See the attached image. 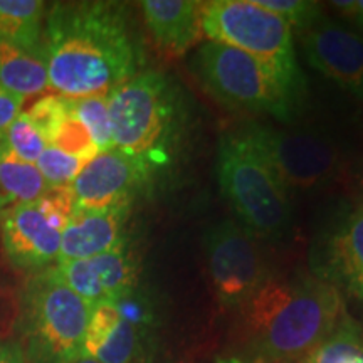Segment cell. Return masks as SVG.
Wrapping results in <instances>:
<instances>
[{"label":"cell","instance_id":"cell-1","mask_svg":"<svg viewBox=\"0 0 363 363\" xmlns=\"http://www.w3.org/2000/svg\"><path fill=\"white\" fill-rule=\"evenodd\" d=\"M40 57L49 86L65 98L108 94L138 74L140 49L125 6L57 2L45 11Z\"/></svg>","mask_w":363,"mask_h":363},{"label":"cell","instance_id":"cell-2","mask_svg":"<svg viewBox=\"0 0 363 363\" xmlns=\"http://www.w3.org/2000/svg\"><path fill=\"white\" fill-rule=\"evenodd\" d=\"M251 363H294L343 320L338 288L323 278H269L239 310Z\"/></svg>","mask_w":363,"mask_h":363},{"label":"cell","instance_id":"cell-3","mask_svg":"<svg viewBox=\"0 0 363 363\" xmlns=\"http://www.w3.org/2000/svg\"><path fill=\"white\" fill-rule=\"evenodd\" d=\"M113 147L147 162L165 165L179 150L185 113L180 91L169 76L142 72L108 93Z\"/></svg>","mask_w":363,"mask_h":363},{"label":"cell","instance_id":"cell-4","mask_svg":"<svg viewBox=\"0 0 363 363\" xmlns=\"http://www.w3.org/2000/svg\"><path fill=\"white\" fill-rule=\"evenodd\" d=\"M202 33L211 43L235 48L259 61L289 98L299 103L306 84L288 22L256 0H214L203 2Z\"/></svg>","mask_w":363,"mask_h":363},{"label":"cell","instance_id":"cell-5","mask_svg":"<svg viewBox=\"0 0 363 363\" xmlns=\"http://www.w3.org/2000/svg\"><path fill=\"white\" fill-rule=\"evenodd\" d=\"M217 175L222 195L251 233L281 238L289 229L293 208L288 190L240 130L220 136Z\"/></svg>","mask_w":363,"mask_h":363},{"label":"cell","instance_id":"cell-6","mask_svg":"<svg viewBox=\"0 0 363 363\" xmlns=\"http://www.w3.org/2000/svg\"><path fill=\"white\" fill-rule=\"evenodd\" d=\"M91 305L52 267L27 281L22 296L24 355L30 363H74L84 355Z\"/></svg>","mask_w":363,"mask_h":363},{"label":"cell","instance_id":"cell-7","mask_svg":"<svg viewBox=\"0 0 363 363\" xmlns=\"http://www.w3.org/2000/svg\"><path fill=\"white\" fill-rule=\"evenodd\" d=\"M192 69L203 88L230 110L267 113L284 123L294 118L298 104L272 72L239 49L207 40L195 51Z\"/></svg>","mask_w":363,"mask_h":363},{"label":"cell","instance_id":"cell-8","mask_svg":"<svg viewBox=\"0 0 363 363\" xmlns=\"http://www.w3.org/2000/svg\"><path fill=\"white\" fill-rule=\"evenodd\" d=\"M240 131L257 148L286 190L310 192L323 189L342 170L338 148L321 135L272 130L261 125H247Z\"/></svg>","mask_w":363,"mask_h":363},{"label":"cell","instance_id":"cell-9","mask_svg":"<svg viewBox=\"0 0 363 363\" xmlns=\"http://www.w3.org/2000/svg\"><path fill=\"white\" fill-rule=\"evenodd\" d=\"M72 212L69 187L49 189L38 201L9 208L2 217V242L12 264L43 269L57 261L61 233Z\"/></svg>","mask_w":363,"mask_h":363},{"label":"cell","instance_id":"cell-10","mask_svg":"<svg viewBox=\"0 0 363 363\" xmlns=\"http://www.w3.org/2000/svg\"><path fill=\"white\" fill-rule=\"evenodd\" d=\"M208 281L217 303L240 310L269 279L257 235L233 220H222L206 235Z\"/></svg>","mask_w":363,"mask_h":363},{"label":"cell","instance_id":"cell-11","mask_svg":"<svg viewBox=\"0 0 363 363\" xmlns=\"http://www.w3.org/2000/svg\"><path fill=\"white\" fill-rule=\"evenodd\" d=\"M147 162L111 148L89 160L69 185L74 211H96L131 203L152 179Z\"/></svg>","mask_w":363,"mask_h":363},{"label":"cell","instance_id":"cell-12","mask_svg":"<svg viewBox=\"0 0 363 363\" xmlns=\"http://www.w3.org/2000/svg\"><path fill=\"white\" fill-rule=\"evenodd\" d=\"M308 65L363 99V35L330 19H318L301 33Z\"/></svg>","mask_w":363,"mask_h":363},{"label":"cell","instance_id":"cell-13","mask_svg":"<svg viewBox=\"0 0 363 363\" xmlns=\"http://www.w3.org/2000/svg\"><path fill=\"white\" fill-rule=\"evenodd\" d=\"M59 279L91 306L131 293L136 284V262L126 244L89 259L52 266Z\"/></svg>","mask_w":363,"mask_h":363},{"label":"cell","instance_id":"cell-14","mask_svg":"<svg viewBox=\"0 0 363 363\" xmlns=\"http://www.w3.org/2000/svg\"><path fill=\"white\" fill-rule=\"evenodd\" d=\"M152 328L130 320L116 301L91 306L84 355L99 363H147Z\"/></svg>","mask_w":363,"mask_h":363},{"label":"cell","instance_id":"cell-15","mask_svg":"<svg viewBox=\"0 0 363 363\" xmlns=\"http://www.w3.org/2000/svg\"><path fill=\"white\" fill-rule=\"evenodd\" d=\"M130 207L131 203H120L96 211L72 212L61 233V251L56 264L89 259L123 244Z\"/></svg>","mask_w":363,"mask_h":363},{"label":"cell","instance_id":"cell-16","mask_svg":"<svg viewBox=\"0 0 363 363\" xmlns=\"http://www.w3.org/2000/svg\"><path fill=\"white\" fill-rule=\"evenodd\" d=\"M203 2L195 0H145L142 12L153 43L169 57H180L203 38Z\"/></svg>","mask_w":363,"mask_h":363},{"label":"cell","instance_id":"cell-17","mask_svg":"<svg viewBox=\"0 0 363 363\" xmlns=\"http://www.w3.org/2000/svg\"><path fill=\"white\" fill-rule=\"evenodd\" d=\"M342 286L363 306V206L353 211L331 235L326 254V276Z\"/></svg>","mask_w":363,"mask_h":363},{"label":"cell","instance_id":"cell-18","mask_svg":"<svg viewBox=\"0 0 363 363\" xmlns=\"http://www.w3.org/2000/svg\"><path fill=\"white\" fill-rule=\"evenodd\" d=\"M44 16L39 0H0V43L40 56Z\"/></svg>","mask_w":363,"mask_h":363},{"label":"cell","instance_id":"cell-19","mask_svg":"<svg viewBox=\"0 0 363 363\" xmlns=\"http://www.w3.org/2000/svg\"><path fill=\"white\" fill-rule=\"evenodd\" d=\"M0 88L24 99L48 91L51 86L43 57L0 43Z\"/></svg>","mask_w":363,"mask_h":363},{"label":"cell","instance_id":"cell-20","mask_svg":"<svg viewBox=\"0 0 363 363\" xmlns=\"http://www.w3.org/2000/svg\"><path fill=\"white\" fill-rule=\"evenodd\" d=\"M49 189L35 163L21 160L6 147L0 148V192L7 201L13 206L38 201Z\"/></svg>","mask_w":363,"mask_h":363},{"label":"cell","instance_id":"cell-21","mask_svg":"<svg viewBox=\"0 0 363 363\" xmlns=\"http://www.w3.org/2000/svg\"><path fill=\"white\" fill-rule=\"evenodd\" d=\"M294 363H363V333L355 321L343 316L331 335Z\"/></svg>","mask_w":363,"mask_h":363},{"label":"cell","instance_id":"cell-22","mask_svg":"<svg viewBox=\"0 0 363 363\" xmlns=\"http://www.w3.org/2000/svg\"><path fill=\"white\" fill-rule=\"evenodd\" d=\"M71 110L84 125V128L89 131L99 153L115 148L113 147L110 111H108V94L71 99Z\"/></svg>","mask_w":363,"mask_h":363},{"label":"cell","instance_id":"cell-23","mask_svg":"<svg viewBox=\"0 0 363 363\" xmlns=\"http://www.w3.org/2000/svg\"><path fill=\"white\" fill-rule=\"evenodd\" d=\"M4 147L21 160L35 163L49 145L26 111H22L9 128Z\"/></svg>","mask_w":363,"mask_h":363},{"label":"cell","instance_id":"cell-24","mask_svg":"<svg viewBox=\"0 0 363 363\" xmlns=\"http://www.w3.org/2000/svg\"><path fill=\"white\" fill-rule=\"evenodd\" d=\"M51 147H56L61 152L72 155L81 160L89 162L98 155L99 150L94 145L93 138H91L89 131L84 128L74 113L71 110V99H69V113H67L66 120L59 126L57 133L54 135Z\"/></svg>","mask_w":363,"mask_h":363},{"label":"cell","instance_id":"cell-25","mask_svg":"<svg viewBox=\"0 0 363 363\" xmlns=\"http://www.w3.org/2000/svg\"><path fill=\"white\" fill-rule=\"evenodd\" d=\"M86 163L88 162L72 155H67V153L49 145V147L44 150L43 155L39 157V160L35 162V167H38L40 174H43L49 187L59 189L69 187L76 177L79 175V172L83 170Z\"/></svg>","mask_w":363,"mask_h":363},{"label":"cell","instance_id":"cell-26","mask_svg":"<svg viewBox=\"0 0 363 363\" xmlns=\"http://www.w3.org/2000/svg\"><path fill=\"white\" fill-rule=\"evenodd\" d=\"M69 113V98L61 96V94H51V96L39 98L38 101L27 108L26 115L33 121L48 145H51L54 135L57 133L59 126L66 120Z\"/></svg>","mask_w":363,"mask_h":363},{"label":"cell","instance_id":"cell-27","mask_svg":"<svg viewBox=\"0 0 363 363\" xmlns=\"http://www.w3.org/2000/svg\"><path fill=\"white\" fill-rule=\"evenodd\" d=\"M256 2L288 22L291 29L296 27L301 33L321 19V9L318 2H308V0H256Z\"/></svg>","mask_w":363,"mask_h":363},{"label":"cell","instance_id":"cell-28","mask_svg":"<svg viewBox=\"0 0 363 363\" xmlns=\"http://www.w3.org/2000/svg\"><path fill=\"white\" fill-rule=\"evenodd\" d=\"M26 99L11 93V91L0 88V148L6 142L7 131L11 125L16 121V118L22 113Z\"/></svg>","mask_w":363,"mask_h":363},{"label":"cell","instance_id":"cell-29","mask_svg":"<svg viewBox=\"0 0 363 363\" xmlns=\"http://www.w3.org/2000/svg\"><path fill=\"white\" fill-rule=\"evenodd\" d=\"M0 363H26L24 350L17 343L0 338Z\"/></svg>","mask_w":363,"mask_h":363},{"label":"cell","instance_id":"cell-30","mask_svg":"<svg viewBox=\"0 0 363 363\" xmlns=\"http://www.w3.org/2000/svg\"><path fill=\"white\" fill-rule=\"evenodd\" d=\"M331 6H333V9H337L343 17L352 19L353 12H355V7H357V0H337V2H331Z\"/></svg>","mask_w":363,"mask_h":363},{"label":"cell","instance_id":"cell-31","mask_svg":"<svg viewBox=\"0 0 363 363\" xmlns=\"http://www.w3.org/2000/svg\"><path fill=\"white\" fill-rule=\"evenodd\" d=\"M352 21L355 22L360 29H363V0H357V7H355V12H353V16H352Z\"/></svg>","mask_w":363,"mask_h":363},{"label":"cell","instance_id":"cell-32","mask_svg":"<svg viewBox=\"0 0 363 363\" xmlns=\"http://www.w3.org/2000/svg\"><path fill=\"white\" fill-rule=\"evenodd\" d=\"M74 363H99V362L94 360V358H91V357L83 355L81 358H78V360H76Z\"/></svg>","mask_w":363,"mask_h":363},{"label":"cell","instance_id":"cell-33","mask_svg":"<svg viewBox=\"0 0 363 363\" xmlns=\"http://www.w3.org/2000/svg\"><path fill=\"white\" fill-rule=\"evenodd\" d=\"M217 363H246V362L239 360V358H220Z\"/></svg>","mask_w":363,"mask_h":363},{"label":"cell","instance_id":"cell-34","mask_svg":"<svg viewBox=\"0 0 363 363\" xmlns=\"http://www.w3.org/2000/svg\"><path fill=\"white\" fill-rule=\"evenodd\" d=\"M360 192H362V199H363V175H362V180H360Z\"/></svg>","mask_w":363,"mask_h":363}]
</instances>
